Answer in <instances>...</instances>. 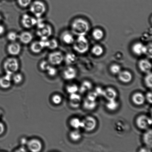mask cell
<instances>
[{
	"label": "cell",
	"instance_id": "obj_17",
	"mask_svg": "<svg viewBox=\"0 0 152 152\" xmlns=\"http://www.w3.org/2000/svg\"><path fill=\"white\" fill-rule=\"evenodd\" d=\"M12 75L6 74V75L0 77V87L2 88H9L11 86Z\"/></svg>",
	"mask_w": 152,
	"mask_h": 152
},
{
	"label": "cell",
	"instance_id": "obj_36",
	"mask_svg": "<svg viewBox=\"0 0 152 152\" xmlns=\"http://www.w3.org/2000/svg\"><path fill=\"white\" fill-rule=\"evenodd\" d=\"M144 82L146 86L149 88L152 87V75L151 73L150 72L147 74L144 79Z\"/></svg>",
	"mask_w": 152,
	"mask_h": 152
},
{
	"label": "cell",
	"instance_id": "obj_1",
	"mask_svg": "<svg viewBox=\"0 0 152 152\" xmlns=\"http://www.w3.org/2000/svg\"><path fill=\"white\" fill-rule=\"evenodd\" d=\"M89 28L88 23L83 19H76L71 25V30L73 33L77 36L86 35Z\"/></svg>",
	"mask_w": 152,
	"mask_h": 152
},
{
	"label": "cell",
	"instance_id": "obj_33",
	"mask_svg": "<svg viewBox=\"0 0 152 152\" xmlns=\"http://www.w3.org/2000/svg\"><path fill=\"white\" fill-rule=\"evenodd\" d=\"M12 80L16 84H19L23 80V76L20 73H16L13 74L12 77Z\"/></svg>",
	"mask_w": 152,
	"mask_h": 152
},
{
	"label": "cell",
	"instance_id": "obj_47",
	"mask_svg": "<svg viewBox=\"0 0 152 152\" xmlns=\"http://www.w3.org/2000/svg\"><path fill=\"white\" fill-rule=\"evenodd\" d=\"M19 150H18L17 151H26V150H25V149L23 148H20L19 149Z\"/></svg>",
	"mask_w": 152,
	"mask_h": 152
},
{
	"label": "cell",
	"instance_id": "obj_28",
	"mask_svg": "<svg viewBox=\"0 0 152 152\" xmlns=\"http://www.w3.org/2000/svg\"><path fill=\"white\" fill-rule=\"evenodd\" d=\"M71 140L74 141H77L81 139L82 134L78 129L72 131L69 134Z\"/></svg>",
	"mask_w": 152,
	"mask_h": 152
},
{
	"label": "cell",
	"instance_id": "obj_27",
	"mask_svg": "<svg viewBox=\"0 0 152 152\" xmlns=\"http://www.w3.org/2000/svg\"><path fill=\"white\" fill-rule=\"evenodd\" d=\"M66 63L68 65H70L75 64L77 60V56L73 53H69L66 55L64 57Z\"/></svg>",
	"mask_w": 152,
	"mask_h": 152
},
{
	"label": "cell",
	"instance_id": "obj_30",
	"mask_svg": "<svg viewBox=\"0 0 152 152\" xmlns=\"http://www.w3.org/2000/svg\"><path fill=\"white\" fill-rule=\"evenodd\" d=\"M118 106V103L115 100V99L108 101L106 104L107 109L111 111H114L117 110Z\"/></svg>",
	"mask_w": 152,
	"mask_h": 152
},
{
	"label": "cell",
	"instance_id": "obj_25",
	"mask_svg": "<svg viewBox=\"0 0 152 152\" xmlns=\"http://www.w3.org/2000/svg\"><path fill=\"white\" fill-rule=\"evenodd\" d=\"M92 87V83L88 80H85L82 83L80 88H79V91L80 93H85L91 89Z\"/></svg>",
	"mask_w": 152,
	"mask_h": 152
},
{
	"label": "cell",
	"instance_id": "obj_43",
	"mask_svg": "<svg viewBox=\"0 0 152 152\" xmlns=\"http://www.w3.org/2000/svg\"><path fill=\"white\" fill-rule=\"evenodd\" d=\"M104 89L100 87H97L95 88V91L98 97L103 96Z\"/></svg>",
	"mask_w": 152,
	"mask_h": 152
},
{
	"label": "cell",
	"instance_id": "obj_22",
	"mask_svg": "<svg viewBox=\"0 0 152 152\" xmlns=\"http://www.w3.org/2000/svg\"><path fill=\"white\" fill-rule=\"evenodd\" d=\"M145 96L141 92H136L132 96V101L135 105H141L144 103L145 101Z\"/></svg>",
	"mask_w": 152,
	"mask_h": 152
},
{
	"label": "cell",
	"instance_id": "obj_40",
	"mask_svg": "<svg viewBox=\"0 0 152 152\" xmlns=\"http://www.w3.org/2000/svg\"><path fill=\"white\" fill-rule=\"evenodd\" d=\"M52 101L55 104L59 105L62 101V97L60 95L56 94L53 95L52 98Z\"/></svg>",
	"mask_w": 152,
	"mask_h": 152
},
{
	"label": "cell",
	"instance_id": "obj_8",
	"mask_svg": "<svg viewBox=\"0 0 152 152\" xmlns=\"http://www.w3.org/2000/svg\"><path fill=\"white\" fill-rule=\"evenodd\" d=\"M97 123L94 118L88 116L82 120V128L87 132L93 131L96 127Z\"/></svg>",
	"mask_w": 152,
	"mask_h": 152
},
{
	"label": "cell",
	"instance_id": "obj_32",
	"mask_svg": "<svg viewBox=\"0 0 152 152\" xmlns=\"http://www.w3.org/2000/svg\"><path fill=\"white\" fill-rule=\"evenodd\" d=\"M92 52L95 56H100L103 53L104 50L101 46L96 45L92 48Z\"/></svg>",
	"mask_w": 152,
	"mask_h": 152
},
{
	"label": "cell",
	"instance_id": "obj_38",
	"mask_svg": "<svg viewBox=\"0 0 152 152\" xmlns=\"http://www.w3.org/2000/svg\"><path fill=\"white\" fill-rule=\"evenodd\" d=\"M32 0H17L18 4L22 8H26L30 6Z\"/></svg>",
	"mask_w": 152,
	"mask_h": 152
},
{
	"label": "cell",
	"instance_id": "obj_2",
	"mask_svg": "<svg viewBox=\"0 0 152 152\" xmlns=\"http://www.w3.org/2000/svg\"><path fill=\"white\" fill-rule=\"evenodd\" d=\"M37 34L41 40H47L53 34V29L52 26L48 24L43 22H39L38 19L37 25Z\"/></svg>",
	"mask_w": 152,
	"mask_h": 152
},
{
	"label": "cell",
	"instance_id": "obj_48",
	"mask_svg": "<svg viewBox=\"0 0 152 152\" xmlns=\"http://www.w3.org/2000/svg\"><path fill=\"white\" fill-rule=\"evenodd\" d=\"M1 18H1V16L0 15V21L1 20Z\"/></svg>",
	"mask_w": 152,
	"mask_h": 152
},
{
	"label": "cell",
	"instance_id": "obj_13",
	"mask_svg": "<svg viewBox=\"0 0 152 152\" xmlns=\"http://www.w3.org/2000/svg\"><path fill=\"white\" fill-rule=\"evenodd\" d=\"M132 50L133 53L137 56H141L143 54H147V47L142 43H135L132 47Z\"/></svg>",
	"mask_w": 152,
	"mask_h": 152
},
{
	"label": "cell",
	"instance_id": "obj_15",
	"mask_svg": "<svg viewBox=\"0 0 152 152\" xmlns=\"http://www.w3.org/2000/svg\"><path fill=\"white\" fill-rule=\"evenodd\" d=\"M77 72L75 68L72 66H68L65 68L63 72L64 78L67 80H71L75 78Z\"/></svg>",
	"mask_w": 152,
	"mask_h": 152
},
{
	"label": "cell",
	"instance_id": "obj_18",
	"mask_svg": "<svg viewBox=\"0 0 152 152\" xmlns=\"http://www.w3.org/2000/svg\"><path fill=\"white\" fill-rule=\"evenodd\" d=\"M138 66L142 72L147 74L151 72V64L149 61L147 59H142L140 61L138 64Z\"/></svg>",
	"mask_w": 152,
	"mask_h": 152
},
{
	"label": "cell",
	"instance_id": "obj_46",
	"mask_svg": "<svg viewBox=\"0 0 152 152\" xmlns=\"http://www.w3.org/2000/svg\"><path fill=\"white\" fill-rule=\"evenodd\" d=\"M5 29L3 25L0 24V36L2 35L5 32Z\"/></svg>",
	"mask_w": 152,
	"mask_h": 152
},
{
	"label": "cell",
	"instance_id": "obj_31",
	"mask_svg": "<svg viewBox=\"0 0 152 152\" xmlns=\"http://www.w3.org/2000/svg\"><path fill=\"white\" fill-rule=\"evenodd\" d=\"M92 35L95 39L99 40L102 39L104 37V33L101 29H96L93 31Z\"/></svg>",
	"mask_w": 152,
	"mask_h": 152
},
{
	"label": "cell",
	"instance_id": "obj_44",
	"mask_svg": "<svg viewBox=\"0 0 152 152\" xmlns=\"http://www.w3.org/2000/svg\"><path fill=\"white\" fill-rule=\"evenodd\" d=\"M145 99H146L148 102L150 104L152 102V94L151 92H148L147 94L145 97Z\"/></svg>",
	"mask_w": 152,
	"mask_h": 152
},
{
	"label": "cell",
	"instance_id": "obj_11",
	"mask_svg": "<svg viewBox=\"0 0 152 152\" xmlns=\"http://www.w3.org/2000/svg\"><path fill=\"white\" fill-rule=\"evenodd\" d=\"M22 47L19 43L14 42H11L7 47V51L12 56H17L21 51Z\"/></svg>",
	"mask_w": 152,
	"mask_h": 152
},
{
	"label": "cell",
	"instance_id": "obj_42",
	"mask_svg": "<svg viewBox=\"0 0 152 152\" xmlns=\"http://www.w3.org/2000/svg\"><path fill=\"white\" fill-rule=\"evenodd\" d=\"M47 72L48 74L51 77H53L56 75L57 74V69L56 68L53 66V65H51L50 67L48 68L47 70Z\"/></svg>",
	"mask_w": 152,
	"mask_h": 152
},
{
	"label": "cell",
	"instance_id": "obj_34",
	"mask_svg": "<svg viewBox=\"0 0 152 152\" xmlns=\"http://www.w3.org/2000/svg\"><path fill=\"white\" fill-rule=\"evenodd\" d=\"M18 36L17 33L14 31H10L7 34V39L10 42H16L18 39Z\"/></svg>",
	"mask_w": 152,
	"mask_h": 152
},
{
	"label": "cell",
	"instance_id": "obj_24",
	"mask_svg": "<svg viewBox=\"0 0 152 152\" xmlns=\"http://www.w3.org/2000/svg\"><path fill=\"white\" fill-rule=\"evenodd\" d=\"M97 105V103L96 101L89 100L86 98L83 101V106L85 109L91 111L95 109Z\"/></svg>",
	"mask_w": 152,
	"mask_h": 152
},
{
	"label": "cell",
	"instance_id": "obj_23",
	"mask_svg": "<svg viewBox=\"0 0 152 152\" xmlns=\"http://www.w3.org/2000/svg\"><path fill=\"white\" fill-rule=\"evenodd\" d=\"M143 141L144 143L149 148L151 149L152 147V131L151 129H148L144 134Z\"/></svg>",
	"mask_w": 152,
	"mask_h": 152
},
{
	"label": "cell",
	"instance_id": "obj_3",
	"mask_svg": "<svg viewBox=\"0 0 152 152\" xmlns=\"http://www.w3.org/2000/svg\"><path fill=\"white\" fill-rule=\"evenodd\" d=\"M30 11L37 18L40 19L45 14L47 7L44 2L37 0L31 3L30 5Z\"/></svg>",
	"mask_w": 152,
	"mask_h": 152
},
{
	"label": "cell",
	"instance_id": "obj_7",
	"mask_svg": "<svg viewBox=\"0 0 152 152\" xmlns=\"http://www.w3.org/2000/svg\"><path fill=\"white\" fill-rule=\"evenodd\" d=\"M38 19L28 14H24L21 19V23L22 26L26 29H31L37 25Z\"/></svg>",
	"mask_w": 152,
	"mask_h": 152
},
{
	"label": "cell",
	"instance_id": "obj_4",
	"mask_svg": "<svg viewBox=\"0 0 152 152\" xmlns=\"http://www.w3.org/2000/svg\"><path fill=\"white\" fill-rule=\"evenodd\" d=\"M3 67L6 74L12 75L18 71L19 64L18 61L14 57H10L6 59Z\"/></svg>",
	"mask_w": 152,
	"mask_h": 152
},
{
	"label": "cell",
	"instance_id": "obj_35",
	"mask_svg": "<svg viewBox=\"0 0 152 152\" xmlns=\"http://www.w3.org/2000/svg\"><path fill=\"white\" fill-rule=\"evenodd\" d=\"M66 90L68 93L71 94L77 93L79 91V88L77 85L75 84L68 85L66 88Z\"/></svg>",
	"mask_w": 152,
	"mask_h": 152
},
{
	"label": "cell",
	"instance_id": "obj_5",
	"mask_svg": "<svg viewBox=\"0 0 152 152\" xmlns=\"http://www.w3.org/2000/svg\"><path fill=\"white\" fill-rule=\"evenodd\" d=\"M74 50L77 53H84L87 52L89 48V44L85 36H79L74 43Z\"/></svg>",
	"mask_w": 152,
	"mask_h": 152
},
{
	"label": "cell",
	"instance_id": "obj_14",
	"mask_svg": "<svg viewBox=\"0 0 152 152\" xmlns=\"http://www.w3.org/2000/svg\"><path fill=\"white\" fill-rule=\"evenodd\" d=\"M33 35L28 31H24L18 36V39L22 44L26 45L30 44L33 39Z\"/></svg>",
	"mask_w": 152,
	"mask_h": 152
},
{
	"label": "cell",
	"instance_id": "obj_37",
	"mask_svg": "<svg viewBox=\"0 0 152 152\" xmlns=\"http://www.w3.org/2000/svg\"><path fill=\"white\" fill-rule=\"evenodd\" d=\"M51 65L48 61L43 60L40 63L39 67L41 70L47 71Z\"/></svg>",
	"mask_w": 152,
	"mask_h": 152
},
{
	"label": "cell",
	"instance_id": "obj_10",
	"mask_svg": "<svg viewBox=\"0 0 152 152\" xmlns=\"http://www.w3.org/2000/svg\"><path fill=\"white\" fill-rule=\"evenodd\" d=\"M46 41L41 40L39 41L34 42L31 44L30 46V50L32 53L35 54H39L44 50L47 48Z\"/></svg>",
	"mask_w": 152,
	"mask_h": 152
},
{
	"label": "cell",
	"instance_id": "obj_29",
	"mask_svg": "<svg viewBox=\"0 0 152 152\" xmlns=\"http://www.w3.org/2000/svg\"><path fill=\"white\" fill-rule=\"evenodd\" d=\"M70 124L74 129H79L82 128V121L77 118H74L70 120Z\"/></svg>",
	"mask_w": 152,
	"mask_h": 152
},
{
	"label": "cell",
	"instance_id": "obj_41",
	"mask_svg": "<svg viewBox=\"0 0 152 152\" xmlns=\"http://www.w3.org/2000/svg\"><path fill=\"white\" fill-rule=\"evenodd\" d=\"M98 97V95H97L95 91L89 92L86 98L89 100L92 101H96Z\"/></svg>",
	"mask_w": 152,
	"mask_h": 152
},
{
	"label": "cell",
	"instance_id": "obj_45",
	"mask_svg": "<svg viewBox=\"0 0 152 152\" xmlns=\"http://www.w3.org/2000/svg\"><path fill=\"white\" fill-rule=\"evenodd\" d=\"M5 127L3 123L0 122V135L4 133Z\"/></svg>",
	"mask_w": 152,
	"mask_h": 152
},
{
	"label": "cell",
	"instance_id": "obj_19",
	"mask_svg": "<svg viewBox=\"0 0 152 152\" xmlns=\"http://www.w3.org/2000/svg\"><path fill=\"white\" fill-rule=\"evenodd\" d=\"M61 39L62 42L67 45H70L74 44V38L73 35L71 33L67 31L64 32L61 35Z\"/></svg>",
	"mask_w": 152,
	"mask_h": 152
},
{
	"label": "cell",
	"instance_id": "obj_20",
	"mask_svg": "<svg viewBox=\"0 0 152 152\" xmlns=\"http://www.w3.org/2000/svg\"><path fill=\"white\" fill-rule=\"evenodd\" d=\"M117 95V92L114 89L112 88H108L105 90L104 89L103 96L108 101L115 99Z\"/></svg>",
	"mask_w": 152,
	"mask_h": 152
},
{
	"label": "cell",
	"instance_id": "obj_26",
	"mask_svg": "<svg viewBox=\"0 0 152 152\" xmlns=\"http://www.w3.org/2000/svg\"><path fill=\"white\" fill-rule=\"evenodd\" d=\"M58 42L55 39H48L46 41V46L47 48L50 50H55L58 47Z\"/></svg>",
	"mask_w": 152,
	"mask_h": 152
},
{
	"label": "cell",
	"instance_id": "obj_39",
	"mask_svg": "<svg viewBox=\"0 0 152 152\" xmlns=\"http://www.w3.org/2000/svg\"><path fill=\"white\" fill-rule=\"evenodd\" d=\"M110 71L113 74H118L121 71V68L119 65L114 64L110 67Z\"/></svg>",
	"mask_w": 152,
	"mask_h": 152
},
{
	"label": "cell",
	"instance_id": "obj_16",
	"mask_svg": "<svg viewBox=\"0 0 152 152\" xmlns=\"http://www.w3.org/2000/svg\"><path fill=\"white\" fill-rule=\"evenodd\" d=\"M69 104L73 108H77L80 106L81 101V97L77 93L70 94Z\"/></svg>",
	"mask_w": 152,
	"mask_h": 152
},
{
	"label": "cell",
	"instance_id": "obj_6",
	"mask_svg": "<svg viewBox=\"0 0 152 152\" xmlns=\"http://www.w3.org/2000/svg\"><path fill=\"white\" fill-rule=\"evenodd\" d=\"M64 59V57L61 52L55 51L49 54L48 61L53 66H57L61 64Z\"/></svg>",
	"mask_w": 152,
	"mask_h": 152
},
{
	"label": "cell",
	"instance_id": "obj_21",
	"mask_svg": "<svg viewBox=\"0 0 152 152\" xmlns=\"http://www.w3.org/2000/svg\"><path fill=\"white\" fill-rule=\"evenodd\" d=\"M118 78L121 81L124 83H129L132 81V75L130 72L127 71H121L118 74Z\"/></svg>",
	"mask_w": 152,
	"mask_h": 152
},
{
	"label": "cell",
	"instance_id": "obj_12",
	"mask_svg": "<svg viewBox=\"0 0 152 152\" xmlns=\"http://www.w3.org/2000/svg\"><path fill=\"white\" fill-rule=\"evenodd\" d=\"M28 149L31 152H38L41 151L42 148V145L41 141L37 139L30 140L27 142Z\"/></svg>",
	"mask_w": 152,
	"mask_h": 152
},
{
	"label": "cell",
	"instance_id": "obj_9",
	"mask_svg": "<svg viewBox=\"0 0 152 152\" xmlns=\"http://www.w3.org/2000/svg\"><path fill=\"white\" fill-rule=\"evenodd\" d=\"M151 124V118L143 115L139 116L136 120L137 126L142 130H147Z\"/></svg>",
	"mask_w": 152,
	"mask_h": 152
}]
</instances>
